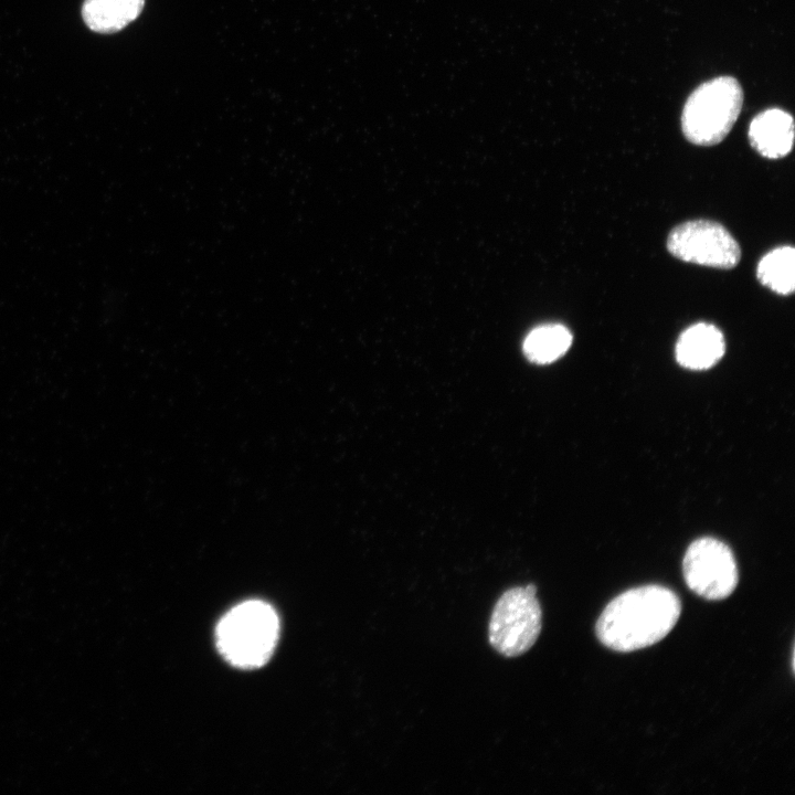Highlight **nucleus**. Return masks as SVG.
<instances>
[{"label": "nucleus", "mask_w": 795, "mask_h": 795, "mask_svg": "<svg viewBox=\"0 0 795 795\" xmlns=\"http://www.w3.org/2000/svg\"><path fill=\"white\" fill-rule=\"evenodd\" d=\"M681 613L679 597L660 585L635 587L612 600L600 615L595 632L606 647L629 653L665 638Z\"/></svg>", "instance_id": "1"}, {"label": "nucleus", "mask_w": 795, "mask_h": 795, "mask_svg": "<svg viewBox=\"0 0 795 795\" xmlns=\"http://www.w3.org/2000/svg\"><path fill=\"white\" fill-rule=\"evenodd\" d=\"M279 633L278 617L268 604L244 602L229 611L216 627V645L233 666L253 669L272 656Z\"/></svg>", "instance_id": "2"}, {"label": "nucleus", "mask_w": 795, "mask_h": 795, "mask_svg": "<svg viewBox=\"0 0 795 795\" xmlns=\"http://www.w3.org/2000/svg\"><path fill=\"white\" fill-rule=\"evenodd\" d=\"M743 104L740 83L720 76L702 83L687 98L681 129L688 141L713 146L722 141L736 121Z\"/></svg>", "instance_id": "3"}, {"label": "nucleus", "mask_w": 795, "mask_h": 795, "mask_svg": "<svg viewBox=\"0 0 795 795\" xmlns=\"http://www.w3.org/2000/svg\"><path fill=\"white\" fill-rule=\"evenodd\" d=\"M537 586H515L496 602L488 625L491 647L505 657H517L537 642L542 626V612Z\"/></svg>", "instance_id": "4"}, {"label": "nucleus", "mask_w": 795, "mask_h": 795, "mask_svg": "<svg viewBox=\"0 0 795 795\" xmlns=\"http://www.w3.org/2000/svg\"><path fill=\"white\" fill-rule=\"evenodd\" d=\"M667 250L680 261L720 269L733 268L741 259L740 245L732 234L710 220L675 226L667 237Z\"/></svg>", "instance_id": "5"}, {"label": "nucleus", "mask_w": 795, "mask_h": 795, "mask_svg": "<svg viewBox=\"0 0 795 795\" xmlns=\"http://www.w3.org/2000/svg\"><path fill=\"white\" fill-rule=\"evenodd\" d=\"M687 586L699 596L719 601L735 590L739 581L736 563L730 548L713 538H701L687 549L682 561Z\"/></svg>", "instance_id": "6"}, {"label": "nucleus", "mask_w": 795, "mask_h": 795, "mask_svg": "<svg viewBox=\"0 0 795 795\" xmlns=\"http://www.w3.org/2000/svg\"><path fill=\"white\" fill-rule=\"evenodd\" d=\"M751 146L763 157L780 159L787 156L794 141V121L783 109L770 108L757 114L749 126Z\"/></svg>", "instance_id": "7"}, {"label": "nucleus", "mask_w": 795, "mask_h": 795, "mask_svg": "<svg viewBox=\"0 0 795 795\" xmlns=\"http://www.w3.org/2000/svg\"><path fill=\"white\" fill-rule=\"evenodd\" d=\"M722 332L713 325L699 322L687 328L676 343V359L687 369L704 370L724 354Z\"/></svg>", "instance_id": "8"}, {"label": "nucleus", "mask_w": 795, "mask_h": 795, "mask_svg": "<svg viewBox=\"0 0 795 795\" xmlns=\"http://www.w3.org/2000/svg\"><path fill=\"white\" fill-rule=\"evenodd\" d=\"M145 0H85L82 17L98 33H115L132 22L142 11Z\"/></svg>", "instance_id": "9"}, {"label": "nucleus", "mask_w": 795, "mask_h": 795, "mask_svg": "<svg viewBox=\"0 0 795 795\" xmlns=\"http://www.w3.org/2000/svg\"><path fill=\"white\" fill-rule=\"evenodd\" d=\"M572 333L560 324H547L532 329L523 341L524 356L534 363H551L571 347Z\"/></svg>", "instance_id": "10"}, {"label": "nucleus", "mask_w": 795, "mask_h": 795, "mask_svg": "<svg viewBox=\"0 0 795 795\" xmlns=\"http://www.w3.org/2000/svg\"><path fill=\"white\" fill-rule=\"evenodd\" d=\"M759 282L774 293L788 296L795 288V251L780 246L766 253L757 264Z\"/></svg>", "instance_id": "11"}]
</instances>
